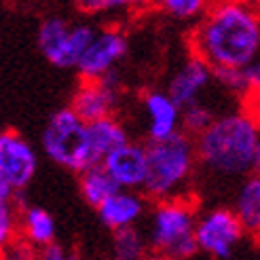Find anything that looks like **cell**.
Here are the masks:
<instances>
[{
	"mask_svg": "<svg viewBox=\"0 0 260 260\" xmlns=\"http://www.w3.org/2000/svg\"><path fill=\"white\" fill-rule=\"evenodd\" d=\"M243 110L252 116L254 123L260 129V98H245L243 100Z\"/></svg>",
	"mask_w": 260,
	"mask_h": 260,
	"instance_id": "obj_28",
	"label": "cell"
},
{
	"mask_svg": "<svg viewBox=\"0 0 260 260\" xmlns=\"http://www.w3.org/2000/svg\"><path fill=\"white\" fill-rule=\"evenodd\" d=\"M216 119L214 110L207 106V104L201 100L192 106H186L182 108V114H180V134H184L188 138H197L201 136L207 127H210Z\"/></svg>",
	"mask_w": 260,
	"mask_h": 260,
	"instance_id": "obj_20",
	"label": "cell"
},
{
	"mask_svg": "<svg viewBox=\"0 0 260 260\" xmlns=\"http://www.w3.org/2000/svg\"><path fill=\"white\" fill-rule=\"evenodd\" d=\"M43 150L53 163L74 174H83L89 167L98 165L89 150L87 125L70 106L57 110L49 119L43 132Z\"/></svg>",
	"mask_w": 260,
	"mask_h": 260,
	"instance_id": "obj_5",
	"label": "cell"
},
{
	"mask_svg": "<svg viewBox=\"0 0 260 260\" xmlns=\"http://www.w3.org/2000/svg\"><path fill=\"white\" fill-rule=\"evenodd\" d=\"M148 252L150 248L146 233L138 226L116 231L112 235V245H110L112 260H142Z\"/></svg>",
	"mask_w": 260,
	"mask_h": 260,
	"instance_id": "obj_19",
	"label": "cell"
},
{
	"mask_svg": "<svg viewBox=\"0 0 260 260\" xmlns=\"http://www.w3.org/2000/svg\"><path fill=\"white\" fill-rule=\"evenodd\" d=\"M70 108L85 125L114 116L119 108V76L116 72L106 76L104 81H83L74 91Z\"/></svg>",
	"mask_w": 260,
	"mask_h": 260,
	"instance_id": "obj_10",
	"label": "cell"
},
{
	"mask_svg": "<svg viewBox=\"0 0 260 260\" xmlns=\"http://www.w3.org/2000/svg\"><path fill=\"white\" fill-rule=\"evenodd\" d=\"M0 260H5V254L3 252H0Z\"/></svg>",
	"mask_w": 260,
	"mask_h": 260,
	"instance_id": "obj_32",
	"label": "cell"
},
{
	"mask_svg": "<svg viewBox=\"0 0 260 260\" xmlns=\"http://www.w3.org/2000/svg\"><path fill=\"white\" fill-rule=\"evenodd\" d=\"M19 229L25 237V243L32 245V248H49L53 245L55 235H57V226L55 220L45 207L38 205H30L19 214Z\"/></svg>",
	"mask_w": 260,
	"mask_h": 260,
	"instance_id": "obj_17",
	"label": "cell"
},
{
	"mask_svg": "<svg viewBox=\"0 0 260 260\" xmlns=\"http://www.w3.org/2000/svg\"><path fill=\"white\" fill-rule=\"evenodd\" d=\"M197 216V207L188 197L154 203L146 231L148 248L172 260H186L194 256L197 254V243H194Z\"/></svg>",
	"mask_w": 260,
	"mask_h": 260,
	"instance_id": "obj_4",
	"label": "cell"
},
{
	"mask_svg": "<svg viewBox=\"0 0 260 260\" xmlns=\"http://www.w3.org/2000/svg\"><path fill=\"white\" fill-rule=\"evenodd\" d=\"M243 239L245 233L231 207L218 205L197 216V224H194L197 252H205L214 258L224 260L233 256Z\"/></svg>",
	"mask_w": 260,
	"mask_h": 260,
	"instance_id": "obj_7",
	"label": "cell"
},
{
	"mask_svg": "<svg viewBox=\"0 0 260 260\" xmlns=\"http://www.w3.org/2000/svg\"><path fill=\"white\" fill-rule=\"evenodd\" d=\"M214 83L212 68L199 57H194L192 53L180 63V68L174 72V76L167 83L165 93L170 95L176 106L182 110L186 106L201 102L203 91Z\"/></svg>",
	"mask_w": 260,
	"mask_h": 260,
	"instance_id": "obj_12",
	"label": "cell"
},
{
	"mask_svg": "<svg viewBox=\"0 0 260 260\" xmlns=\"http://www.w3.org/2000/svg\"><path fill=\"white\" fill-rule=\"evenodd\" d=\"M197 163L218 176H248L260 142V129L245 110L226 112L192 140Z\"/></svg>",
	"mask_w": 260,
	"mask_h": 260,
	"instance_id": "obj_2",
	"label": "cell"
},
{
	"mask_svg": "<svg viewBox=\"0 0 260 260\" xmlns=\"http://www.w3.org/2000/svg\"><path fill=\"white\" fill-rule=\"evenodd\" d=\"M38 260H70V254L63 248H59L57 243H53V245H49V248H45L41 252V258Z\"/></svg>",
	"mask_w": 260,
	"mask_h": 260,
	"instance_id": "obj_27",
	"label": "cell"
},
{
	"mask_svg": "<svg viewBox=\"0 0 260 260\" xmlns=\"http://www.w3.org/2000/svg\"><path fill=\"white\" fill-rule=\"evenodd\" d=\"M214 81L224 87L226 91H233V93H245V76L243 70H235V68H216L212 70Z\"/></svg>",
	"mask_w": 260,
	"mask_h": 260,
	"instance_id": "obj_23",
	"label": "cell"
},
{
	"mask_svg": "<svg viewBox=\"0 0 260 260\" xmlns=\"http://www.w3.org/2000/svg\"><path fill=\"white\" fill-rule=\"evenodd\" d=\"M146 214V197L136 190H116L110 199L98 207V216L104 226L112 233L134 229Z\"/></svg>",
	"mask_w": 260,
	"mask_h": 260,
	"instance_id": "obj_14",
	"label": "cell"
},
{
	"mask_svg": "<svg viewBox=\"0 0 260 260\" xmlns=\"http://www.w3.org/2000/svg\"><path fill=\"white\" fill-rule=\"evenodd\" d=\"M190 49L212 70H245L260 57V11L245 3L207 7L190 32Z\"/></svg>",
	"mask_w": 260,
	"mask_h": 260,
	"instance_id": "obj_1",
	"label": "cell"
},
{
	"mask_svg": "<svg viewBox=\"0 0 260 260\" xmlns=\"http://www.w3.org/2000/svg\"><path fill=\"white\" fill-rule=\"evenodd\" d=\"M231 210L237 216L245 237L260 243V176L250 174L241 182Z\"/></svg>",
	"mask_w": 260,
	"mask_h": 260,
	"instance_id": "obj_15",
	"label": "cell"
},
{
	"mask_svg": "<svg viewBox=\"0 0 260 260\" xmlns=\"http://www.w3.org/2000/svg\"><path fill=\"white\" fill-rule=\"evenodd\" d=\"M5 260H38L36 254H34V248L28 243H19L15 241L11 245V248H7L5 252Z\"/></svg>",
	"mask_w": 260,
	"mask_h": 260,
	"instance_id": "obj_26",
	"label": "cell"
},
{
	"mask_svg": "<svg viewBox=\"0 0 260 260\" xmlns=\"http://www.w3.org/2000/svg\"><path fill=\"white\" fill-rule=\"evenodd\" d=\"M146 146V180L142 186V194L154 203L184 199V190L188 188L197 154L194 142L184 134H176L161 142H148Z\"/></svg>",
	"mask_w": 260,
	"mask_h": 260,
	"instance_id": "obj_3",
	"label": "cell"
},
{
	"mask_svg": "<svg viewBox=\"0 0 260 260\" xmlns=\"http://www.w3.org/2000/svg\"><path fill=\"white\" fill-rule=\"evenodd\" d=\"M38 157L32 144L17 132H0V182L15 192L32 182Z\"/></svg>",
	"mask_w": 260,
	"mask_h": 260,
	"instance_id": "obj_9",
	"label": "cell"
},
{
	"mask_svg": "<svg viewBox=\"0 0 260 260\" xmlns=\"http://www.w3.org/2000/svg\"><path fill=\"white\" fill-rule=\"evenodd\" d=\"M119 190H142L146 180V146L127 142L100 163Z\"/></svg>",
	"mask_w": 260,
	"mask_h": 260,
	"instance_id": "obj_11",
	"label": "cell"
},
{
	"mask_svg": "<svg viewBox=\"0 0 260 260\" xmlns=\"http://www.w3.org/2000/svg\"><path fill=\"white\" fill-rule=\"evenodd\" d=\"M252 174L260 176V142H258V148H256V157H254V165H252Z\"/></svg>",
	"mask_w": 260,
	"mask_h": 260,
	"instance_id": "obj_29",
	"label": "cell"
},
{
	"mask_svg": "<svg viewBox=\"0 0 260 260\" xmlns=\"http://www.w3.org/2000/svg\"><path fill=\"white\" fill-rule=\"evenodd\" d=\"M258 260H260V258H258Z\"/></svg>",
	"mask_w": 260,
	"mask_h": 260,
	"instance_id": "obj_33",
	"label": "cell"
},
{
	"mask_svg": "<svg viewBox=\"0 0 260 260\" xmlns=\"http://www.w3.org/2000/svg\"><path fill=\"white\" fill-rule=\"evenodd\" d=\"M70 260H83L81 256H76V254H70Z\"/></svg>",
	"mask_w": 260,
	"mask_h": 260,
	"instance_id": "obj_31",
	"label": "cell"
},
{
	"mask_svg": "<svg viewBox=\"0 0 260 260\" xmlns=\"http://www.w3.org/2000/svg\"><path fill=\"white\" fill-rule=\"evenodd\" d=\"M142 108L146 116L148 142H161L180 134V114L182 110L176 102L161 89H148L142 95Z\"/></svg>",
	"mask_w": 260,
	"mask_h": 260,
	"instance_id": "obj_13",
	"label": "cell"
},
{
	"mask_svg": "<svg viewBox=\"0 0 260 260\" xmlns=\"http://www.w3.org/2000/svg\"><path fill=\"white\" fill-rule=\"evenodd\" d=\"M19 212L15 201H0V252H5L17 241Z\"/></svg>",
	"mask_w": 260,
	"mask_h": 260,
	"instance_id": "obj_21",
	"label": "cell"
},
{
	"mask_svg": "<svg viewBox=\"0 0 260 260\" xmlns=\"http://www.w3.org/2000/svg\"><path fill=\"white\" fill-rule=\"evenodd\" d=\"M79 188H81L83 199L91 207H95V210L119 190L112 182V178L104 172L102 165H93L89 170H85L83 174H79Z\"/></svg>",
	"mask_w": 260,
	"mask_h": 260,
	"instance_id": "obj_18",
	"label": "cell"
},
{
	"mask_svg": "<svg viewBox=\"0 0 260 260\" xmlns=\"http://www.w3.org/2000/svg\"><path fill=\"white\" fill-rule=\"evenodd\" d=\"M142 260H172V258H167V256H163V254H157V252H152V250H150Z\"/></svg>",
	"mask_w": 260,
	"mask_h": 260,
	"instance_id": "obj_30",
	"label": "cell"
},
{
	"mask_svg": "<svg viewBox=\"0 0 260 260\" xmlns=\"http://www.w3.org/2000/svg\"><path fill=\"white\" fill-rule=\"evenodd\" d=\"M161 11L180 21H199L207 11V5L203 0H163Z\"/></svg>",
	"mask_w": 260,
	"mask_h": 260,
	"instance_id": "obj_22",
	"label": "cell"
},
{
	"mask_svg": "<svg viewBox=\"0 0 260 260\" xmlns=\"http://www.w3.org/2000/svg\"><path fill=\"white\" fill-rule=\"evenodd\" d=\"M95 28L89 23H70L63 17H47L38 25L36 45L57 68H76L85 49L93 41Z\"/></svg>",
	"mask_w": 260,
	"mask_h": 260,
	"instance_id": "obj_6",
	"label": "cell"
},
{
	"mask_svg": "<svg viewBox=\"0 0 260 260\" xmlns=\"http://www.w3.org/2000/svg\"><path fill=\"white\" fill-rule=\"evenodd\" d=\"M87 140H89V150L93 161L100 165L104 159L112 154L114 150H119L121 146H125L129 140L127 127L116 119V116H108V119H102L95 123L87 125Z\"/></svg>",
	"mask_w": 260,
	"mask_h": 260,
	"instance_id": "obj_16",
	"label": "cell"
},
{
	"mask_svg": "<svg viewBox=\"0 0 260 260\" xmlns=\"http://www.w3.org/2000/svg\"><path fill=\"white\" fill-rule=\"evenodd\" d=\"M81 7L89 13H110V11H123L127 3H123V0H89V3H81Z\"/></svg>",
	"mask_w": 260,
	"mask_h": 260,
	"instance_id": "obj_25",
	"label": "cell"
},
{
	"mask_svg": "<svg viewBox=\"0 0 260 260\" xmlns=\"http://www.w3.org/2000/svg\"><path fill=\"white\" fill-rule=\"evenodd\" d=\"M243 76H245L243 100L245 98H260V57L256 61H252L250 66L243 70Z\"/></svg>",
	"mask_w": 260,
	"mask_h": 260,
	"instance_id": "obj_24",
	"label": "cell"
},
{
	"mask_svg": "<svg viewBox=\"0 0 260 260\" xmlns=\"http://www.w3.org/2000/svg\"><path fill=\"white\" fill-rule=\"evenodd\" d=\"M129 53V38L127 34L110 25V28L95 30L93 41L85 49L83 57L76 63V72L83 81H104L106 76L116 72V66Z\"/></svg>",
	"mask_w": 260,
	"mask_h": 260,
	"instance_id": "obj_8",
	"label": "cell"
}]
</instances>
